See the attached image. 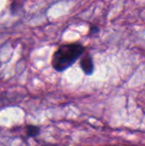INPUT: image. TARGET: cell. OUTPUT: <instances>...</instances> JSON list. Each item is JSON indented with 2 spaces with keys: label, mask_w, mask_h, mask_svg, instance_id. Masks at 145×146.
<instances>
[{
  "label": "cell",
  "mask_w": 145,
  "mask_h": 146,
  "mask_svg": "<svg viewBox=\"0 0 145 146\" xmlns=\"http://www.w3.org/2000/svg\"><path fill=\"white\" fill-rule=\"evenodd\" d=\"M97 32H98V28L97 27H91V29H90V33L91 34H94V33H96Z\"/></svg>",
  "instance_id": "cell-5"
},
{
  "label": "cell",
  "mask_w": 145,
  "mask_h": 146,
  "mask_svg": "<svg viewBox=\"0 0 145 146\" xmlns=\"http://www.w3.org/2000/svg\"><path fill=\"white\" fill-rule=\"evenodd\" d=\"M0 66H1V63H0Z\"/></svg>",
  "instance_id": "cell-6"
},
{
  "label": "cell",
  "mask_w": 145,
  "mask_h": 146,
  "mask_svg": "<svg viewBox=\"0 0 145 146\" xmlns=\"http://www.w3.org/2000/svg\"><path fill=\"white\" fill-rule=\"evenodd\" d=\"M26 132L27 137H37L40 133V129L36 126L29 125L26 127Z\"/></svg>",
  "instance_id": "cell-3"
},
{
  "label": "cell",
  "mask_w": 145,
  "mask_h": 146,
  "mask_svg": "<svg viewBox=\"0 0 145 146\" xmlns=\"http://www.w3.org/2000/svg\"><path fill=\"white\" fill-rule=\"evenodd\" d=\"M85 48L80 43L61 45L53 54L51 65L57 72H63L71 67L85 52Z\"/></svg>",
  "instance_id": "cell-1"
},
{
  "label": "cell",
  "mask_w": 145,
  "mask_h": 146,
  "mask_svg": "<svg viewBox=\"0 0 145 146\" xmlns=\"http://www.w3.org/2000/svg\"><path fill=\"white\" fill-rule=\"evenodd\" d=\"M21 3L20 2H14L11 6H10V11L13 15H15L16 12H17V9H21Z\"/></svg>",
  "instance_id": "cell-4"
},
{
  "label": "cell",
  "mask_w": 145,
  "mask_h": 146,
  "mask_svg": "<svg viewBox=\"0 0 145 146\" xmlns=\"http://www.w3.org/2000/svg\"><path fill=\"white\" fill-rule=\"evenodd\" d=\"M79 65H80L82 71L86 75L92 74V73L94 71V63H93L92 58L90 54L85 53L83 56V57L81 58V60L79 62Z\"/></svg>",
  "instance_id": "cell-2"
}]
</instances>
